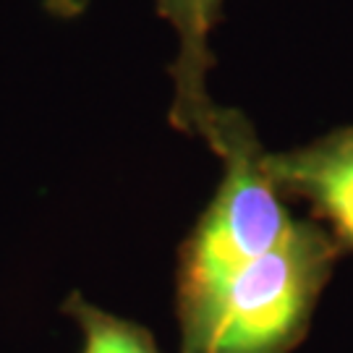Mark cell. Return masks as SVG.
I'll list each match as a JSON object with an SVG mask.
<instances>
[{
  "instance_id": "cell-1",
  "label": "cell",
  "mask_w": 353,
  "mask_h": 353,
  "mask_svg": "<svg viewBox=\"0 0 353 353\" xmlns=\"http://www.w3.org/2000/svg\"><path fill=\"white\" fill-rule=\"evenodd\" d=\"M207 144L223 160V178L178 252L181 353L199 348L214 303L230 280L275 249L296 223L270 173V152L246 115L236 108H217Z\"/></svg>"
},
{
  "instance_id": "cell-2",
  "label": "cell",
  "mask_w": 353,
  "mask_h": 353,
  "mask_svg": "<svg viewBox=\"0 0 353 353\" xmlns=\"http://www.w3.org/2000/svg\"><path fill=\"white\" fill-rule=\"evenodd\" d=\"M338 241L314 220H296L275 249L223 290L194 353H290L309 332L327 288Z\"/></svg>"
},
{
  "instance_id": "cell-3",
  "label": "cell",
  "mask_w": 353,
  "mask_h": 353,
  "mask_svg": "<svg viewBox=\"0 0 353 353\" xmlns=\"http://www.w3.org/2000/svg\"><path fill=\"white\" fill-rule=\"evenodd\" d=\"M283 196L309 202L341 252H353V126L330 131L288 152L267 154Z\"/></svg>"
},
{
  "instance_id": "cell-4",
  "label": "cell",
  "mask_w": 353,
  "mask_h": 353,
  "mask_svg": "<svg viewBox=\"0 0 353 353\" xmlns=\"http://www.w3.org/2000/svg\"><path fill=\"white\" fill-rule=\"evenodd\" d=\"M225 0H154V8L170 24L178 39L176 61L170 65L173 102L170 123L191 137L210 139L217 105L207 92V74L214 65L210 34L220 21Z\"/></svg>"
},
{
  "instance_id": "cell-5",
  "label": "cell",
  "mask_w": 353,
  "mask_h": 353,
  "mask_svg": "<svg viewBox=\"0 0 353 353\" xmlns=\"http://www.w3.org/2000/svg\"><path fill=\"white\" fill-rule=\"evenodd\" d=\"M63 312L81 330V353H163L154 335L139 322L110 314L76 290L65 296Z\"/></svg>"
}]
</instances>
